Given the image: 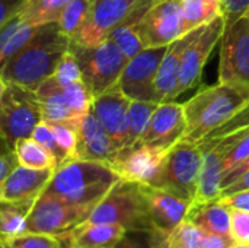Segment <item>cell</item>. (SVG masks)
<instances>
[{"mask_svg": "<svg viewBox=\"0 0 249 248\" xmlns=\"http://www.w3.org/2000/svg\"><path fill=\"white\" fill-rule=\"evenodd\" d=\"M69 48L70 38L60 31L57 22L42 25L38 34L7 63L0 76L6 83L35 91L53 76Z\"/></svg>", "mask_w": 249, "mask_h": 248, "instance_id": "cell-1", "label": "cell"}, {"mask_svg": "<svg viewBox=\"0 0 249 248\" xmlns=\"http://www.w3.org/2000/svg\"><path fill=\"white\" fill-rule=\"evenodd\" d=\"M118 180L120 175L107 164L70 159L54 170L44 191L92 212Z\"/></svg>", "mask_w": 249, "mask_h": 248, "instance_id": "cell-2", "label": "cell"}, {"mask_svg": "<svg viewBox=\"0 0 249 248\" xmlns=\"http://www.w3.org/2000/svg\"><path fill=\"white\" fill-rule=\"evenodd\" d=\"M249 104V88L219 82L184 104L187 129L184 140L198 143Z\"/></svg>", "mask_w": 249, "mask_h": 248, "instance_id": "cell-3", "label": "cell"}, {"mask_svg": "<svg viewBox=\"0 0 249 248\" xmlns=\"http://www.w3.org/2000/svg\"><path fill=\"white\" fill-rule=\"evenodd\" d=\"M89 222L115 224L127 231H153L142 184L120 178L105 197L92 209Z\"/></svg>", "mask_w": 249, "mask_h": 248, "instance_id": "cell-4", "label": "cell"}, {"mask_svg": "<svg viewBox=\"0 0 249 248\" xmlns=\"http://www.w3.org/2000/svg\"><path fill=\"white\" fill-rule=\"evenodd\" d=\"M76 57L82 80L93 98L114 88L128 61L117 44L107 38L96 45H80L70 41L69 48Z\"/></svg>", "mask_w": 249, "mask_h": 248, "instance_id": "cell-5", "label": "cell"}, {"mask_svg": "<svg viewBox=\"0 0 249 248\" xmlns=\"http://www.w3.org/2000/svg\"><path fill=\"white\" fill-rule=\"evenodd\" d=\"M201 165L203 152L198 143L181 139L168 151L153 186L193 202L197 194Z\"/></svg>", "mask_w": 249, "mask_h": 248, "instance_id": "cell-6", "label": "cell"}, {"mask_svg": "<svg viewBox=\"0 0 249 248\" xmlns=\"http://www.w3.org/2000/svg\"><path fill=\"white\" fill-rule=\"evenodd\" d=\"M35 92L39 99L42 121L48 124L64 123L74 126L76 129L82 118L90 111L93 101V96L83 80L61 86L51 79H47L35 89Z\"/></svg>", "mask_w": 249, "mask_h": 248, "instance_id": "cell-7", "label": "cell"}, {"mask_svg": "<svg viewBox=\"0 0 249 248\" xmlns=\"http://www.w3.org/2000/svg\"><path fill=\"white\" fill-rule=\"evenodd\" d=\"M42 121L38 95L34 89L6 83L0 101V130L13 148L19 139L31 137Z\"/></svg>", "mask_w": 249, "mask_h": 248, "instance_id": "cell-8", "label": "cell"}, {"mask_svg": "<svg viewBox=\"0 0 249 248\" xmlns=\"http://www.w3.org/2000/svg\"><path fill=\"white\" fill-rule=\"evenodd\" d=\"M89 213V209L74 206L54 194L42 191L29 212L28 231L48 234L63 240L73 228L86 221Z\"/></svg>", "mask_w": 249, "mask_h": 248, "instance_id": "cell-9", "label": "cell"}, {"mask_svg": "<svg viewBox=\"0 0 249 248\" xmlns=\"http://www.w3.org/2000/svg\"><path fill=\"white\" fill-rule=\"evenodd\" d=\"M219 82L249 88V19L247 15L225 25L220 38Z\"/></svg>", "mask_w": 249, "mask_h": 248, "instance_id": "cell-10", "label": "cell"}, {"mask_svg": "<svg viewBox=\"0 0 249 248\" xmlns=\"http://www.w3.org/2000/svg\"><path fill=\"white\" fill-rule=\"evenodd\" d=\"M139 34L143 48L168 47L185 35L181 0H153L142 19Z\"/></svg>", "mask_w": 249, "mask_h": 248, "instance_id": "cell-11", "label": "cell"}, {"mask_svg": "<svg viewBox=\"0 0 249 248\" xmlns=\"http://www.w3.org/2000/svg\"><path fill=\"white\" fill-rule=\"evenodd\" d=\"M166 50L168 47L144 48L127 61L117 83L127 98L156 102L155 79Z\"/></svg>", "mask_w": 249, "mask_h": 248, "instance_id": "cell-12", "label": "cell"}, {"mask_svg": "<svg viewBox=\"0 0 249 248\" xmlns=\"http://www.w3.org/2000/svg\"><path fill=\"white\" fill-rule=\"evenodd\" d=\"M223 29L225 18L223 15H219L212 22L204 25L201 31L196 35V38L188 44L182 56L178 80V95L198 85L203 69L216 44L220 41Z\"/></svg>", "mask_w": 249, "mask_h": 248, "instance_id": "cell-13", "label": "cell"}, {"mask_svg": "<svg viewBox=\"0 0 249 248\" xmlns=\"http://www.w3.org/2000/svg\"><path fill=\"white\" fill-rule=\"evenodd\" d=\"M168 151L169 149L156 145L136 143L121 149L115 161L111 164V168L123 180L153 186L162 170Z\"/></svg>", "mask_w": 249, "mask_h": 248, "instance_id": "cell-14", "label": "cell"}, {"mask_svg": "<svg viewBox=\"0 0 249 248\" xmlns=\"http://www.w3.org/2000/svg\"><path fill=\"white\" fill-rule=\"evenodd\" d=\"M139 1L140 0H92L88 18L71 38V42L80 45H96L102 42Z\"/></svg>", "mask_w": 249, "mask_h": 248, "instance_id": "cell-15", "label": "cell"}, {"mask_svg": "<svg viewBox=\"0 0 249 248\" xmlns=\"http://www.w3.org/2000/svg\"><path fill=\"white\" fill-rule=\"evenodd\" d=\"M131 99L127 98L115 85L102 95L93 98L90 111L121 151L128 146V107Z\"/></svg>", "mask_w": 249, "mask_h": 248, "instance_id": "cell-16", "label": "cell"}, {"mask_svg": "<svg viewBox=\"0 0 249 248\" xmlns=\"http://www.w3.org/2000/svg\"><path fill=\"white\" fill-rule=\"evenodd\" d=\"M185 129L187 121L184 105L174 101L162 102L155 110L150 123L139 143L156 145L165 149H171L177 142L182 139Z\"/></svg>", "mask_w": 249, "mask_h": 248, "instance_id": "cell-17", "label": "cell"}, {"mask_svg": "<svg viewBox=\"0 0 249 248\" xmlns=\"http://www.w3.org/2000/svg\"><path fill=\"white\" fill-rule=\"evenodd\" d=\"M120 149L115 146L111 136L98 121L95 114L89 111L77 127L76 158L83 161L102 162L111 167Z\"/></svg>", "mask_w": 249, "mask_h": 248, "instance_id": "cell-18", "label": "cell"}, {"mask_svg": "<svg viewBox=\"0 0 249 248\" xmlns=\"http://www.w3.org/2000/svg\"><path fill=\"white\" fill-rule=\"evenodd\" d=\"M149 216L155 229L169 235L184 219L191 202L181 199L163 189L142 184Z\"/></svg>", "mask_w": 249, "mask_h": 248, "instance_id": "cell-19", "label": "cell"}, {"mask_svg": "<svg viewBox=\"0 0 249 248\" xmlns=\"http://www.w3.org/2000/svg\"><path fill=\"white\" fill-rule=\"evenodd\" d=\"M203 26L196 28L172 44L168 45V50L160 61V66L156 73L155 88H156V102H169L178 96V80H179V70L182 63V56L188 44L196 38V35L201 31Z\"/></svg>", "mask_w": 249, "mask_h": 248, "instance_id": "cell-20", "label": "cell"}, {"mask_svg": "<svg viewBox=\"0 0 249 248\" xmlns=\"http://www.w3.org/2000/svg\"><path fill=\"white\" fill-rule=\"evenodd\" d=\"M54 170H34L18 165L0 187V200H36L47 189Z\"/></svg>", "mask_w": 249, "mask_h": 248, "instance_id": "cell-21", "label": "cell"}, {"mask_svg": "<svg viewBox=\"0 0 249 248\" xmlns=\"http://www.w3.org/2000/svg\"><path fill=\"white\" fill-rule=\"evenodd\" d=\"M125 228L115 224L83 221L61 240L63 248H114L125 234Z\"/></svg>", "mask_w": 249, "mask_h": 248, "instance_id": "cell-22", "label": "cell"}, {"mask_svg": "<svg viewBox=\"0 0 249 248\" xmlns=\"http://www.w3.org/2000/svg\"><path fill=\"white\" fill-rule=\"evenodd\" d=\"M185 219L196 224L207 234L231 237V209L219 199L191 202Z\"/></svg>", "mask_w": 249, "mask_h": 248, "instance_id": "cell-23", "label": "cell"}, {"mask_svg": "<svg viewBox=\"0 0 249 248\" xmlns=\"http://www.w3.org/2000/svg\"><path fill=\"white\" fill-rule=\"evenodd\" d=\"M152 3L153 0H140L134 6V9L112 29V32L108 37L117 44V47L124 53V56L128 60L139 54L142 50H144L140 39L139 28L144 13L147 12Z\"/></svg>", "mask_w": 249, "mask_h": 248, "instance_id": "cell-24", "label": "cell"}, {"mask_svg": "<svg viewBox=\"0 0 249 248\" xmlns=\"http://www.w3.org/2000/svg\"><path fill=\"white\" fill-rule=\"evenodd\" d=\"M39 29L41 26L28 25L18 15L0 28V73Z\"/></svg>", "mask_w": 249, "mask_h": 248, "instance_id": "cell-25", "label": "cell"}, {"mask_svg": "<svg viewBox=\"0 0 249 248\" xmlns=\"http://www.w3.org/2000/svg\"><path fill=\"white\" fill-rule=\"evenodd\" d=\"M35 200H0V244L9 238L28 232V216Z\"/></svg>", "mask_w": 249, "mask_h": 248, "instance_id": "cell-26", "label": "cell"}, {"mask_svg": "<svg viewBox=\"0 0 249 248\" xmlns=\"http://www.w3.org/2000/svg\"><path fill=\"white\" fill-rule=\"evenodd\" d=\"M69 1L70 0H28L18 16L34 26L55 23Z\"/></svg>", "mask_w": 249, "mask_h": 248, "instance_id": "cell-27", "label": "cell"}, {"mask_svg": "<svg viewBox=\"0 0 249 248\" xmlns=\"http://www.w3.org/2000/svg\"><path fill=\"white\" fill-rule=\"evenodd\" d=\"M18 162L22 167L34 170H55L57 164L53 155L34 137L19 139L13 145Z\"/></svg>", "mask_w": 249, "mask_h": 248, "instance_id": "cell-28", "label": "cell"}, {"mask_svg": "<svg viewBox=\"0 0 249 248\" xmlns=\"http://www.w3.org/2000/svg\"><path fill=\"white\" fill-rule=\"evenodd\" d=\"M181 7L187 32L204 26L222 15L220 0H181Z\"/></svg>", "mask_w": 249, "mask_h": 248, "instance_id": "cell-29", "label": "cell"}, {"mask_svg": "<svg viewBox=\"0 0 249 248\" xmlns=\"http://www.w3.org/2000/svg\"><path fill=\"white\" fill-rule=\"evenodd\" d=\"M158 102L152 101H131L128 107V146L140 142L150 118L158 108Z\"/></svg>", "mask_w": 249, "mask_h": 248, "instance_id": "cell-30", "label": "cell"}, {"mask_svg": "<svg viewBox=\"0 0 249 248\" xmlns=\"http://www.w3.org/2000/svg\"><path fill=\"white\" fill-rule=\"evenodd\" d=\"M90 3L92 0H70L64 7L60 19L57 20L60 31L66 37H69L70 41L85 23L90 9Z\"/></svg>", "mask_w": 249, "mask_h": 248, "instance_id": "cell-31", "label": "cell"}, {"mask_svg": "<svg viewBox=\"0 0 249 248\" xmlns=\"http://www.w3.org/2000/svg\"><path fill=\"white\" fill-rule=\"evenodd\" d=\"M169 247V235L153 229H131L125 231L124 237L114 248H168Z\"/></svg>", "mask_w": 249, "mask_h": 248, "instance_id": "cell-32", "label": "cell"}, {"mask_svg": "<svg viewBox=\"0 0 249 248\" xmlns=\"http://www.w3.org/2000/svg\"><path fill=\"white\" fill-rule=\"evenodd\" d=\"M207 232H204L201 228H198L196 224L184 219L171 234H169V247L175 248H200L204 237Z\"/></svg>", "mask_w": 249, "mask_h": 248, "instance_id": "cell-33", "label": "cell"}, {"mask_svg": "<svg viewBox=\"0 0 249 248\" xmlns=\"http://www.w3.org/2000/svg\"><path fill=\"white\" fill-rule=\"evenodd\" d=\"M0 248H63V243L54 235L28 231L3 241Z\"/></svg>", "mask_w": 249, "mask_h": 248, "instance_id": "cell-34", "label": "cell"}, {"mask_svg": "<svg viewBox=\"0 0 249 248\" xmlns=\"http://www.w3.org/2000/svg\"><path fill=\"white\" fill-rule=\"evenodd\" d=\"M31 137H34L38 143H41V145L53 155V158L55 159L57 167H60V165L66 164L67 161L73 159L69 153H66V152L60 148V145L57 143V140H55V137H54V134H53L51 127H50L48 123L41 121V123L35 127V130H34V133H32Z\"/></svg>", "mask_w": 249, "mask_h": 248, "instance_id": "cell-35", "label": "cell"}, {"mask_svg": "<svg viewBox=\"0 0 249 248\" xmlns=\"http://www.w3.org/2000/svg\"><path fill=\"white\" fill-rule=\"evenodd\" d=\"M48 79H51L54 83L61 85V86L71 85L76 82H82V72H80L79 63L70 50L64 54V57L61 58L55 72Z\"/></svg>", "mask_w": 249, "mask_h": 248, "instance_id": "cell-36", "label": "cell"}, {"mask_svg": "<svg viewBox=\"0 0 249 248\" xmlns=\"http://www.w3.org/2000/svg\"><path fill=\"white\" fill-rule=\"evenodd\" d=\"M50 127H51V132H53L57 143L60 145V148L74 159L76 158V143H77V129L74 126L64 124V123L50 124Z\"/></svg>", "mask_w": 249, "mask_h": 248, "instance_id": "cell-37", "label": "cell"}, {"mask_svg": "<svg viewBox=\"0 0 249 248\" xmlns=\"http://www.w3.org/2000/svg\"><path fill=\"white\" fill-rule=\"evenodd\" d=\"M231 238L235 243L249 244V212L231 209Z\"/></svg>", "mask_w": 249, "mask_h": 248, "instance_id": "cell-38", "label": "cell"}, {"mask_svg": "<svg viewBox=\"0 0 249 248\" xmlns=\"http://www.w3.org/2000/svg\"><path fill=\"white\" fill-rule=\"evenodd\" d=\"M249 156V132L241 137V140L232 148V151L226 155L223 159V175L231 172L233 168H236L241 162H244Z\"/></svg>", "mask_w": 249, "mask_h": 248, "instance_id": "cell-39", "label": "cell"}, {"mask_svg": "<svg viewBox=\"0 0 249 248\" xmlns=\"http://www.w3.org/2000/svg\"><path fill=\"white\" fill-rule=\"evenodd\" d=\"M222 15L225 18V25L232 23L238 18L247 13L249 9V0H220Z\"/></svg>", "mask_w": 249, "mask_h": 248, "instance_id": "cell-40", "label": "cell"}, {"mask_svg": "<svg viewBox=\"0 0 249 248\" xmlns=\"http://www.w3.org/2000/svg\"><path fill=\"white\" fill-rule=\"evenodd\" d=\"M28 0H0V28L16 16Z\"/></svg>", "mask_w": 249, "mask_h": 248, "instance_id": "cell-41", "label": "cell"}, {"mask_svg": "<svg viewBox=\"0 0 249 248\" xmlns=\"http://www.w3.org/2000/svg\"><path fill=\"white\" fill-rule=\"evenodd\" d=\"M222 203H225L229 209H239V210H248L249 212V190H242L238 193H233L231 196H225L219 199Z\"/></svg>", "mask_w": 249, "mask_h": 248, "instance_id": "cell-42", "label": "cell"}, {"mask_svg": "<svg viewBox=\"0 0 249 248\" xmlns=\"http://www.w3.org/2000/svg\"><path fill=\"white\" fill-rule=\"evenodd\" d=\"M18 165H19V162H18L15 151L0 153V187Z\"/></svg>", "mask_w": 249, "mask_h": 248, "instance_id": "cell-43", "label": "cell"}, {"mask_svg": "<svg viewBox=\"0 0 249 248\" xmlns=\"http://www.w3.org/2000/svg\"><path fill=\"white\" fill-rule=\"evenodd\" d=\"M242 190H249V170L245 171L242 175H239L235 181H232L231 184H228L226 187H223L222 191H220V197L231 196V194L238 193V191H242Z\"/></svg>", "mask_w": 249, "mask_h": 248, "instance_id": "cell-44", "label": "cell"}, {"mask_svg": "<svg viewBox=\"0 0 249 248\" xmlns=\"http://www.w3.org/2000/svg\"><path fill=\"white\" fill-rule=\"evenodd\" d=\"M235 241L231 237L217 235V234H206L200 248H229Z\"/></svg>", "mask_w": 249, "mask_h": 248, "instance_id": "cell-45", "label": "cell"}, {"mask_svg": "<svg viewBox=\"0 0 249 248\" xmlns=\"http://www.w3.org/2000/svg\"><path fill=\"white\" fill-rule=\"evenodd\" d=\"M249 170V156L244 161V162H241L236 168H233L231 172H228L226 175H223V178H222V189L223 187H226L228 184H231L232 181H235L239 175H242L245 171H248Z\"/></svg>", "mask_w": 249, "mask_h": 248, "instance_id": "cell-46", "label": "cell"}, {"mask_svg": "<svg viewBox=\"0 0 249 248\" xmlns=\"http://www.w3.org/2000/svg\"><path fill=\"white\" fill-rule=\"evenodd\" d=\"M10 151H13V148L10 146V143L7 142V139L4 137V134L0 130V153H6V152H10Z\"/></svg>", "mask_w": 249, "mask_h": 248, "instance_id": "cell-47", "label": "cell"}, {"mask_svg": "<svg viewBox=\"0 0 249 248\" xmlns=\"http://www.w3.org/2000/svg\"><path fill=\"white\" fill-rule=\"evenodd\" d=\"M4 89H6V82L3 80V77L0 76V101H1V96L4 94Z\"/></svg>", "mask_w": 249, "mask_h": 248, "instance_id": "cell-48", "label": "cell"}, {"mask_svg": "<svg viewBox=\"0 0 249 248\" xmlns=\"http://www.w3.org/2000/svg\"><path fill=\"white\" fill-rule=\"evenodd\" d=\"M229 248H249V244H242V243H233Z\"/></svg>", "mask_w": 249, "mask_h": 248, "instance_id": "cell-49", "label": "cell"}, {"mask_svg": "<svg viewBox=\"0 0 249 248\" xmlns=\"http://www.w3.org/2000/svg\"><path fill=\"white\" fill-rule=\"evenodd\" d=\"M245 15L248 16V19H249V9H248V10H247V13H245Z\"/></svg>", "mask_w": 249, "mask_h": 248, "instance_id": "cell-50", "label": "cell"}, {"mask_svg": "<svg viewBox=\"0 0 249 248\" xmlns=\"http://www.w3.org/2000/svg\"><path fill=\"white\" fill-rule=\"evenodd\" d=\"M168 248H175V247H168Z\"/></svg>", "mask_w": 249, "mask_h": 248, "instance_id": "cell-51", "label": "cell"}]
</instances>
